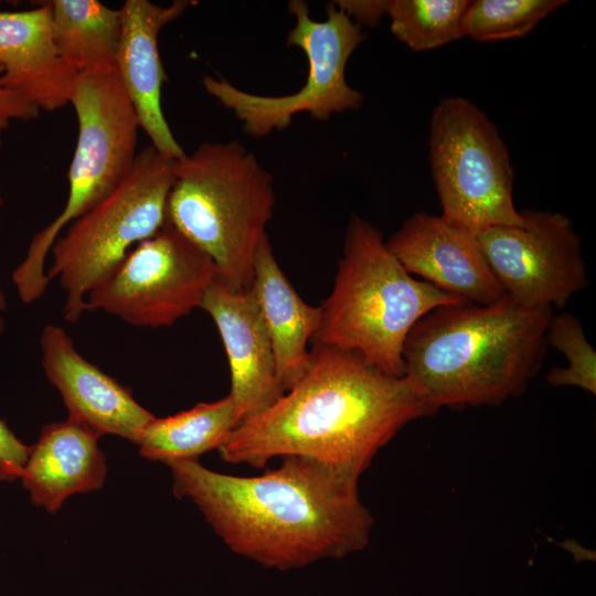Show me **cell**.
<instances>
[{"label": "cell", "instance_id": "44dd1931", "mask_svg": "<svg viewBox=\"0 0 596 596\" xmlns=\"http://www.w3.org/2000/svg\"><path fill=\"white\" fill-rule=\"evenodd\" d=\"M467 0H389L393 35L413 51H428L464 38Z\"/></svg>", "mask_w": 596, "mask_h": 596}, {"label": "cell", "instance_id": "603a6c76", "mask_svg": "<svg viewBox=\"0 0 596 596\" xmlns=\"http://www.w3.org/2000/svg\"><path fill=\"white\" fill-rule=\"evenodd\" d=\"M546 342L567 360L566 368H554L547 373V383L552 386H576L595 394L596 353L578 318L570 312L553 315Z\"/></svg>", "mask_w": 596, "mask_h": 596}, {"label": "cell", "instance_id": "6da1fadb", "mask_svg": "<svg viewBox=\"0 0 596 596\" xmlns=\"http://www.w3.org/2000/svg\"><path fill=\"white\" fill-rule=\"evenodd\" d=\"M178 498H187L235 554L289 570L340 558L369 543L373 519L358 478L319 461L283 457L275 469L241 477L196 459L167 464Z\"/></svg>", "mask_w": 596, "mask_h": 596}, {"label": "cell", "instance_id": "277c9868", "mask_svg": "<svg viewBox=\"0 0 596 596\" xmlns=\"http://www.w3.org/2000/svg\"><path fill=\"white\" fill-rule=\"evenodd\" d=\"M461 302L468 301L415 279L387 248L382 233L353 215L311 343L354 352L375 369L403 376V347L414 324L438 307Z\"/></svg>", "mask_w": 596, "mask_h": 596}, {"label": "cell", "instance_id": "3957f363", "mask_svg": "<svg viewBox=\"0 0 596 596\" xmlns=\"http://www.w3.org/2000/svg\"><path fill=\"white\" fill-rule=\"evenodd\" d=\"M552 317V308H529L505 295L489 305L438 307L407 334L404 375L433 413L501 404L520 395L540 370Z\"/></svg>", "mask_w": 596, "mask_h": 596}, {"label": "cell", "instance_id": "5b68a950", "mask_svg": "<svg viewBox=\"0 0 596 596\" xmlns=\"http://www.w3.org/2000/svg\"><path fill=\"white\" fill-rule=\"evenodd\" d=\"M276 196L273 175L238 140L203 142L175 162L168 223L203 251L219 278L249 289Z\"/></svg>", "mask_w": 596, "mask_h": 596}, {"label": "cell", "instance_id": "e0dca14e", "mask_svg": "<svg viewBox=\"0 0 596 596\" xmlns=\"http://www.w3.org/2000/svg\"><path fill=\"white\" fill-rule=\"evenodd\" d=\"M99 438L68 418L44 425L21 475L32 502L53 513L68 497L103 487L107 466Z\"/></svg>", "mask_w": 596, "mask_h": 596}, {"label": "cell", "instance_id": "8992f818", "mask_svg": "<svg viewBox=\"0 0 596 596\" xmlns=\"http://www.w3.org/2000/svg\"><path fill=\"white\" fill-rule=\"evenodd\" d=\"M70 104L78 136L65 205L33 236L25 257L12 272L19 298L26 305L40 299L50 284L45 262L62 231L113 192L138 155L140 126L116 66L77 74Z\"/></svg>", "mask_w": 596, "mask_h": 596}, {"label": "cell", "instance_id": "9c48e42d", "mask_svg": "<svg viewBox=\"0 0 596 596\" xmlns=\"http://www.w3.org/2000/svg\"><path fill=\"white\" fill-rule=\"evenodd\" d=\"M288 10L295 25L288 32L287 44L300 49L308 61L307 79L297 92L259 95L223 78L210 75L203 78L206 93L231 110L253 138L287 128L297 114L307 113L313 119L328 120L334 114L356 110L363 104L362 93L345 78L348 61L365 39L362 26L334 2L326 7L327 18L321 21L311 18L306 1L292 0Z\"/></svg>", "mask_w": 596, "mask_h": 596}, {"label": "cell", "instance_id": "83f0119b", "mask_svg": "<svg viewBox=\"0 0 596 596\" xmlns=\"http://www.w3.org/2000/svg\"><path fill=\"white\" fill-rule=\"evenodd\" d=\"M2 204H3V201H2V196L0 195V210L2 207Z\"/></svg>", "mask_w": 596, "mask_h": 596}, {"label": "cell", "instance_id": "8fae6325", "mask_svg": "<svg viewBox=\"0 0 596 596\" xmlns=\"http://www.w3.org/2000/svg\"><path fill=\"white\" fill-rule=\"evenodd\" d=\"M523 225L476 236L505 296L529 308H562L587 284L582 243L561 213L526 210Z\"/></svg>", "mask_w": 596, "mask_h": 596}, {"label": "cell", "instance_id": "d6986e66", "mask_svg": "<svg viewBox=\"0 0 596 596\" xmlns=\"http://www.w3.org/2000/svg\"><path fill=\"white\" fill-rule=\"evenodd\" d=\"M240 422L230 394L171 416H155L137 441L139 454L166 464L196 459L206 451L219 449Z\"/></svg>", "mask_w": 596, "mask_h": 596}, {"label": "cell", "instance_id": "ffe728a7", "mask_svg": "<svg viewBox=\"0 0 596 596\" xmlns=\"http://www.w3.org/2000/svg\"><path fill=\"white\" fill-rule=\"evenodd\" d=\"M52 33L61 57L77 73L115 67L119 9L97 0H52Z\"/></svg>", "mask_w": 596, "mask_h": 596}, {"label": "cell", "instance_id": "7a4b0ae2", "mask_svg": "<svg viewBox=\"0 0 596 596\" xmlns=\"http://www.w3.org/2000/svg\"><path fill=\"white\" fill-rule=\"evenodd\" d=\"M432 414L407 375L386 374L354 352L312 345L302 377L243 419L217 450L227 462L255 468L301 456L359 479L404 426Z\"/></svg>", "mask_w": 596, "mask_h": 596}, {"label": "cell", "instance_id": "52a82bcc", "mask_svg": "<svg viewBox=\"0 0 596 596\" xmlns=\"http://www.w3.org/2000/svg\"><path fill=\"white\" fill-rule=\"evenodd\" d=\"M175 162L145 147L119 185L56 238L46 275L50 281L57 278L65 294V321L77 322L87 311L88 294L167 224Z\"/></svg>", "mask_w": 596, "mask_h": 596}, {"label": "cell", "instance_id": "ba28073f", "mask_svg": "<svg viewBox=\"0 0 596 596\" xmlns=\"http://www.w3.org/2000/svg\"><path fill=\"white\" fill-rule=\"evenodd\" d=\"M429 160L446 222L472 236L491 227L524 224L513 202L508 148L496 125L471 100L451 96L436 105Z\"/></svg>", "mask_w": 596, "mask_h": 596}, {"label": "cell", "instance_id": "30bf717a", "mask_svg": "<svg viewBox=\"0 0 596 596\" xmlns=\"http://www.w3.org/2000/svg\"><path fill=\"white\" fill-rule=\"evenodd\" d=\"M217 276L213 260L167 222L88 294L86 310L134 327H169L200 308Z\"/></svg>", "mask_w": 596, "mask_h": 596}, {"label": "cell", "instance_id": "cb8c5ba5", "mask_svg": "<svg viewBox=\"0 0 596 596\" xmlns=\"http://www.w3.org/2000/svg\"><path fill=\"white\" fill-rule=\"evenodd\" d=\"M29 454L26 447L0 418V480L21 478Z\"/></svg>", "mask_w": 596, "mask_h": 596}, {"label": "cell", "instance_id": "2e32d148", "mask_svg": "<svg viewBox=\"0 0 596 596\" xmlns=\"http://www.w3.org/2000/svg\"><path fill=\"white\" fill-rule=\"evenodd\" d=\"M2 84L40 111L70 104L77 73L61 57L52 33L49 1L22 11H0Z\"/></svg>", "mask_w": 596, "mask_h": 596}, {"label": "cell", "instance_id": "7402d4cb", "mask_svg": "<svg viewBox=\"0 0 596 596\" xmlns=\"http://www.w3.org/2000/svg\"><path fill=\"white\" fill-rule=\"evenodd\" d=\"M564 0H476L461 20L464 36L478 42L521 38L564 6Z\"/></svg>", "mask_w": 596, "mask_h": 596}, {"label": "cell", "instance_id": "7c38bea8", "mask_svg": "<svg viewBox=\"0 0 596 596\" xmlns=\"http://www.w3.org/2000/svg\"><path fill=\"white\" fill-rule=\"evenodd\" d=\"M41 364L76 422L99 436L115 435L137 444L155 415L131 391L86 360L60 326H44L40 336Z\"/></svg>", "mask_w": 596, "mask_h": 596}, {"label": "cell", "instance_id": "d4e9b609", "mask_svg": "<svg viewBox=\"0 0 596 596\" xmlns=\"http://www.w3.org/2000/svg\"><path fill=\"white\" fill-rule=\"evenodd\" d=\"M0 65V147L3 132L14 120L31 121L39 117L40 109L18 93L7 88L1 82Z\"/></svg>", "mask_w": 596, "mask_h": 596}, {"label": "cell", "instance_id": "4316f807", "mask_svg": "<svg viewBox=\"0 0 596 596\" xmlns=\"http://www.w3.org/2000/svg\"><path fill=\"white\" fill-rule=\"evenodd\" d=\"M7 298L3 290L0 287V337L2 336L6 327L4 312L7 310Z\"/></svg>", "mask_w": 596, "mask_h": 596}, {"label": "cell", "instance_id": "ac0fdd59", "mask_svg": "<svg viewBox=\"0 0 596 596\" xmlns=\"http://www.w3.org/2000/svg\"><path fill=\"white\" fill-rule=\"evenodd\" d=\"M251 290L266 326L285 393L308 368L307 345L319 329L321 306H311L298 295L279 267L267 234L256 251Z\"/></svg>", "mask_w": 596, "mask_h": 596}, {"label": "cell", "instance_id": "484cf974", "mask_svg": "<svg viewBox=\"0 0 596 596\" xmlns=\"http://www.w3.org/2000/svg\"><path fill=\"white\" fill-rule=\"evenodd\" d=\"M334 4L359 25L374 28L386 15L389 0H340Z\"/></svg>", "mask_w": 596, "mask_h": 596}, {"label": "cell", "instance_id": "4fadbf2b", "mask_svg": "<svg viewBox=\"0 0 596 596\" xmlns=\"http://www.w3.org/2000/svg\"><path fill=\"white\" fill-rule=\"evenodd\" d=\"M385 243L407 273L450 295L477 305L504 296L476 236L440 215L414 213Z\"/></svg>", "mask_w": 596, "mask_h": 596}, {"label": "cell", "instance_id": "9a60e30c", "mask_svg": "<svg viewBox=\"0 0 596 596\" xmlns=\"http://www.w3.org/2000/svg\"><path fill=\"white\" fill-rule=\"evenodd\" d=\"M200 308L213 319L221 336L231 372L230 395L240 421L272 406L284 392L272 342L251 288L232 289L217 276Z\"/></svg>", "mask_w": 596, "mask_h": 596}, {"label": "cell", "instance_id": "5bb4252c", "mask_svg": "<svg viewBox=\"0 0 596 596\" xmlns=\"http://www.w3.org/2000/svg\"><path fill=\"white\" fill-rule=\"evenodd\" d=\"M191 4L192 1L188 0H175L168 6L149 0H126L119 8L117 73L150 145L162 156L174 160L181 159L185 151L177 141L162 109L161 95L167 74L158 36Z\"/></svg>", "mask_w": 596, "mask_h": 596}]
</instances>
